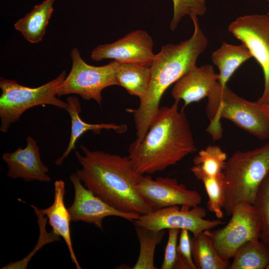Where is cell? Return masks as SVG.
<instances>
[{
  "instance_id": "6da1fadb",
  "label": "cell",
  "mask_w": 269,
  "mask_h": 269,
  "mask_svg": "<svg viewBox=\"0 0 269 269\" xmlns=\"http://www.w3.org/2000/svg\"><path fill=\"white\" fill-rule=\"evenodd\" d=\"M80 147L83 154L75 150L81 168L75 173L87 188L121 212L141 215L153 211L137 190L143 175L128 156L90 150L83 144Z\"/></svg>"
},
{
  "instance_id": "7a4b0ae2",
  "label": "cell",
  "mask_w": 269,
  "mask_h": 269,
  "mask_svg": "<svg viewBox=\"0 0 269 269\" xmlns=\"http://www.w3.org/2000/svg\"><path fill=\"white\" fill-rule=\"evenodd\" d=\"M192 133L178 102L159 108L143 139L132 142L128 157L142 175L163 171L196 151Z\"/></svg>"
},
{
  "instance_id": "3957f363",
  "label": "cell",
  "mask_w": 269,
  "mask_h": 269,
  "mask_svg": "<svg viewBox=\"0 0 269 269\" xmlns=\"http://www.w3.org/2000/svg\"><path fill=\"white\" fill-rule=\"evenodd\" d=\"M189 16L194 25L192 36L179 44H168L161 47L150 66V81L146 93L139 100L138 108L130 110L134 116L136 141L143 139L160 108V101L165 91L196 65L198 58L207 47L208 39L200 26L198 16L195 14Z\"/></svg>"
},
{
  "instance_id": "277c9868",
  "label": "cell",
  "mask_w": 269,
  "mask_h": 269,
  "mask_svg": "<svg viewBox=\"0 0 269 269\" xmlns=\"http://www.w3.org/2000/svg\"><path fill=\"white\" fill-rule=\"evenodd\" d=\"M206 131L214 140L222 136L221 119L229 120L262 139H269V113L265 105L246 100L218 82L208 96Z\"/></svg>"
},
{
  "instance_id": "5b68a950",
  "label": "cell",
  "mask_w": 269,
  "mask_h": 269,
  "mask_svg": "<svg viewBox=\"0 0 269 269\" xmlns=\"http://www.w3.org/2000/svg\"><path fill=\"white\" fill-rule=\"evenodd\" d=\"M269 173V142L253 150L234 152L227 160L222 172L226 215L230 216L239 204H254Z\"/></svg>"
},
{
  "instance_id": "8992f818",
  "label": "cell",
  "mask_w": 269,
  "mask_h": 269,
  "mask_svg": "<svg viewBox=\"0 0 269 269\" xmlns=\"http://www.w3.org/2000/svg\"><path fill=\"white\" fill-rule=\"evenodd\" d=\"M66 77L63 70L58 77L36 88L20 85L14 80L0 78V130L6 133L28 109L39 105H52L67 110L68 104L58 99L57 88Z\"/></svg>"
},
{
  "instance_id": "52a82bcc",
  "label": "cell",
  "mask_w": 269,
  "mask_h": 269,
  "mask_svg": "<svg viewBox=\"0 0 269 269\" xmlns=\"http://www.w3.org/2000/svg\"><path fill=\"white\" fill-rule=\"evenodd\" d=\"M70 57L71 69L58 87L57 96L77 94L85 100H94L101 106L103 90L117 85L116 73L120 63L114 60L101 66L89 65L76 48L71 50Z\"/></svg>"
},
{
  "instance_id": "ba28073f",
  "label": "cell",
  "mask_w": 269,
  "mask_h": 269,
  "mask_svg": "<svg viewBox=\"0 0 269 269\" xmlns=\"http://www.w3.org/2000/svg\"><path fill=\"white\" fill-rule=\"evenodd\" d=\"M228 224L222 228L211 231L215 248L224 260L233 258L237 251L247 242L260 239L261 219L256 206L248 203L237 205Z\"/></svg>"
},
{
  "instance_id": "9c48e42d",
  "label": "cell",
  "mask_w": 269,
  "mask_h": 269,
  "mask_svg": "<svg viewBox=\"0 0 269 269\" xmlns=\"http://www.w3.org/2000/svg\"><path fill=\"white\" fill-rule=\"evenodd\" d=\"M228 31L242 42L262 68L264 89L258 102H269V15L249 14L231 22Z\"/></svg>"
},
{
  "instance_id": "30bf717a",
  "label": "cell",
  "mask_w": 269,
  "mask_h": 269,
  "mask_svg": "<svg viewBox=\"0 0 269 269\" xmlns=\"http://www.w3.org/2000/svg\"><path fill=\"white\" fill-rule=\"evenodd\" d=\"M190 207L179 205L164 208L140 215L133 221L135 226L158 231L169 229H185L196 236L205 230H211L223 224L221 219H206V210L199 206Z\"/></svg>"
},
{
  "instance_id": "8fae6325",
  "label": "cell",
  "mask_w": 269,
  "mask_h": 269,
  "mask_svg": "<svg viewBox=\"0 0 269 269\" xmlns=\"http://www.w3.org/2000/svg\"><path fill=\"white\" fill-rule=\"evenodd\" d=\"M136 188L152 211L175 205L192 208L202 202L201 196L197 191L188 189L176 179L169 177L153 179L149 175H143Z\"/></svg>"
},
{
  "instance_id": "7c38bea8",
  "label": "cell",
  "mask_w": 269,
  "mask_h": 269,
  "mask_svg": "<svg viewBox=\"0 0 269 269\" xmlns=\"http://www.w3.org/2000/svg\"><path fill=\"white\" fill-rule=\"evenodd\" d=\"M153 41L143 30H134L117 41L99 45L91 52L95 61L114 59L120 63L144 64L151 65L155 54Z\"/></svg>"
},
{
  "instance_id": "4fadbf2b",
  "label": "cell",
  "mask_w": 269,
  "mask_h": 269,
  "mask_svg": "<svg viewBox=\"0 0 269 269\" xmlns=\"http://www.w3.org/2000/svg\"><path fill=\"white\" fill-rule=\"evenodd\" d=\"M69 179L75 192L73 202L68 208L72 221H81L93 224L103 230V220L107 217L116 216L133 222L140 216L123 213L113 208L83 186L76 173L71 174Z\"/></svg>"
},
{
  "instance_id": "5bb4252c",
  "label": "cell",
  "mask_w": 269,
  "mask_h": 269,
  "mask_svg": "<svg viewBox=\"0 0 269 269\" xmlns=\"http://www.w3.org/2000/svg\"><path fill=\"white\" fill-rule=\"evenodd\" d=\"M26 141L24 148L19 147L13 152L3 153L2 159L8 167L7 176L26 181L49 182L51 179L47 174L49 169L41 159L37 141L30 136Z\"/></svg>"
},
{
  "instance_id": "9a60e30c",
  "label": "cell",
  "mask_w": 269,
  "mask_h": 269,
  "mask_svg": "<svg viewBox=\"0 0 269 269\" xmlns=\"http://www.w3.org/2000/svg\"><path fill=\"white\" fill-rule=\"evenodd\" d=\"M219 74L215 72L213 66L206 64L193 67L185 73L175 83L171 95L175 101H184L183 108L206 97L218 82Z\"/></svg>"
},
{
  "instance_id": "2e32d148",
  "label": "cell",
  "mask_w": 269,
  "mask_h": 269,
  "mask_svg": "<svg viewBox=\"0 0 269 269\" xmlns=\"http://www.w3.org/2000/svg\"><path fill=\"white\" fill-rule=\"evenodd\" d=\"M54 199L49 207L41 209V212L46 216L52 231L64 239L70 253L71 259L77 269H81L73 249L70 223L69 212L65 206L64 197L65 193V182L62 179L54 182Z\"/></svg>"
},
{
  "instance_id": "e0dca14e",
  "label": "cell",
  "mask_w": 269,
  "mask_h": 269,
  "mask_svg": "<svg viewBox=\"0 0 269 269\" xmlns=\"http://www.w3.org/2000/svg\"><path fill=\"white\" fill-rule=\"evenodd\" d=\"M68 104V112L71 120V130L70 140L67 147L62 155L55 161V164L61 165L73 149H75V143L78 138L85 132L92 131L99 134L101 130H113L121 134L126 132L127 126L125 124L117 125L114 123L90 124L82 120L79 114L81 112V105L79 99L74 96H69L67 99Z\"/></svg>"
},
{
  "instance_id": "ac0fdd59",
  "label": "cell",
  "mask_w": 269,
  "mask_h": 269,
  "mask_svg": "<svg viewBox=\"0 0 269 269\" xmlns=\"http://www.w3.org/2000/svg\"><path fill=\"white\" fill-rule=\"evenodd\" d=\"M252 57L250 51L243 44L234 45L223 42L211 55L213 63L219 70L218 82L220 86L226 87L235 72Z\"/></svg>"
},
{
  "instance_id": "d6986e66",
  "label": "cell",
  "mask_w": 269,
  "mask_h": 269,
  "mask_svg": "<svg viewBox=\"0 0 269 269\" xmlns=\"http://www.w3.org/2000/svg\"><path fill=\"white\" fill-rule=\"evenodd\" d=\"M55 0H45L35 5L29 12L14 23V28L28 42L36 43L42 40L53 11Z\"/></svg>"
},
{
  "instance_id": "ffe728a7",
  "label": "cell",
  "mask_w": 269,
  "mask_h": 269,
  "mask_svg": "<svg viewBox=\"0 0 269 269\" xmlns=\"http://www.w3.org/2000/svg\"><path fill=\"white\" fill-rule=\"evenodd\" d=\"M192 255L197 269H227L229 261L218 255L211 230H205L191 238Z\"/></svg>"
},
{
  "instance_id": "44dd1931",
  "label": "cell",
  "mask_w": 269,
  "mask_h": 269,
  "mask_svg": "<svg viewBox=\"0 0 269 269\" xmlns=\"http://www.w3.org/2000/svg\"><path fill=\"white\" fill-rule=\"evenodd\" d=\"M150 66L144 64L120 63L116 73L117 85L140 100L145 95L150 83Z\"/></svg>"
},
{
  "instance_id": "7402d4cb",
  "label": "cell",
  "mask_w": 269,
  "mask_h": 269,
  "mask_svg": "<svg viewBox=\"0 0 269 269\" xmlns=\"http://www.w3.org/2000/svg\"><path fill=\"white\" fill-rule=\"evenodd\" d=\"M229 269H265L269 265V249L259 240L247 242L233 257Z\"/></svg>"
},
{
  "instance_id": "603a6c76",
  "label": "cell",
  "mask_w": 269,
  "mask_h": 269,
  "mask_svg": "<svg viewBox=\"0 0 269 269\" xmlns=\"http://www.w3.org/2000/svg\"><path fill=\"white\" fill-rule=\"evenodd\" d=\"M139 243V253L133 269H155L154 264L156 246L163 240L165 230H153L141 226H135Z\"/></svg>"
},
{
  "instance_id": "cb8c5ba5",
  "label": "cell",
  "mask_w": 269,
  "mask_h": 269,
  "mask_svg": "<svg viewBox=\"0 0 269 269\" xmlns=\"http://www.w3.org/2000/svg\"><path fill=\"white\" fill-rule=\"evenodd\" d=\"M226 153L218 145H208L193 159L194 166L205 174L217 177L222 174L227 160Z\"/></svg>"
},
{
  "instance_id": "d4e9b609",
  "label": "cell",
  "mask_w": 269,
  "mask_h": 269,
  "mask_svg": "<svg viewBox=\"0 0 269 269\" xmlns=\"http://www.w3.org/2000/svg\"><path fill=\"white\" fill-rule=\"evenodd\" d=\"M191 171L197 179L203 183L207 195L208 210L213 213L217 219L223 217L225 195L223 174L217 177H211L192 166Z\"/></svg>"
},
{
  "instance_id": "484cf974",
  "label": "cell",
  "mask_w": 269,
  "mask_h": 269,
  "mask_svg": "<svg viewBox=\"0 0 269 269\" xmlns=\"http://www.w3.org/2000/svg\"><path fill=\"white\" fill-rule=\"evenodd\" d=\"M31 206L37 217V223L39 228V235L37 243L32 251L25 258L16 262H11L1 268V269H25L32 258L43 246L55 241H60V236L58 234L52 230L50 232L47 231L46 225L47 218L44 217L40 209L33 205Z\"/></svg>"
},
{
  "instance_id": "4316f807",
  "label": "cell",
  "mask_w": 269,
  "mask_h": 269,
  "mask_svg": "<svg viewBox=\"0 0 269 269\" xmlns=\"http://www.w3.org/2000/svg\"><path fill=\"white\" fill-rule=\"evenodd\" d=\"M254 205L261 219L260 239L269 249V173L260 187Z\"/></svg>"
},
{
  "instance_id": "83f0119b",
  "label": "cell",
  "mask_w": 269,
  "mask_h": 269,
  "mask_svg": "<svg viewBox=\"0 0 269 269\" xmlns=\"http://www.w3.org/2000/svg\"><path fill=\"white\" fill-rule=\"evenodd\" d=\"M173 13L170 24L172 31L175 30L181 19L186 15L195 14L203 16L206 12L205 0H172Z\"/></svg>"
},
{
  "instance_id": "f1b7e54d",
  "label": "cell",
  "mask_w": 269,
  "mask_h": 269,
  "mask_svg": "<svg viewBox=\"0 0 269 269\" xmlns=\"http://www.w3.org/2000/svg\"><path fill=\"white\" fill-rule=\"evenodd\" d=\"M177 252L176 269H197L192 255L191 239L189 237V231L187 230H180Z\"/></svg>"
},
{
  "instance_id": "f546056e",
  "label": "cell",
  "mask_w": 269,
  "mask_h": 269,
  "mask_svg": "<svg viewBox=\"0 0 269 269\" xmlns=\"http://www.w3.org/2000/svg\"><path fill=\"white\" fill-rule=\"evenodd\" d=\"M180 230L177 229H168V237L165 248L164 259L161 266V269H176L177 261V240Z\"/></svg>"
},
{
  "instance_id": "4dcf8cb0",
  "label": "cell",
  "mask_w": 269,
  "mask_h": 269,
  "mask_svg": "<svg viewBox=\"0 0 269 269\" xmlns=\"http://www.w3.org/2000/svg\"><path fill=\"white\" fill-rule=\"evenodd\" d=\"M266 106V108L269 113V102L268 103H267V104L265 105Z\"/></svg>"
},
{
  "instance_id": "1f68e13d",
  "label": "cell",
  "mask_w": 269,
  "mask_h": 269,
  "mask_svg": "<svg viewBox=\"0 0 269 269\" xmlns=\"http://www.w3.org/2000/svg\"><path fill=\"white\" fill-rule=\"evenodd\" d=\"M267 0L268 1V2H269V0ZM267 14H268V15H269V11H268V13H267Z\"/></svg>"
},
{
  "instance_id": "d6a6232c",
  "label": "cell",
  "mask_w": 269,
  "mask_h": 269,
  "mask_svg": "<svg viewBox=\"0 0 269 269\" xmlns=\"http://www.w3.org/2000/svg\"><path fill=\"white\" fill-rule=\"evenodd\" d=\"M267 269H269V265L268 266V267L267 268Z\"/></svg>"
}]
</instances>
